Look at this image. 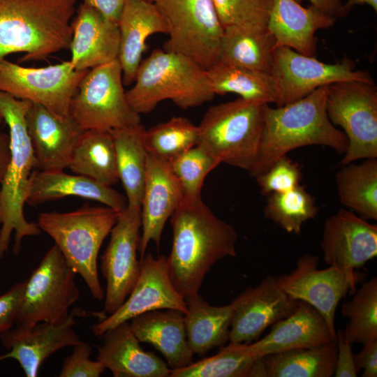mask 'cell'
Returning <instances> with one entry per match:
<instances>
[{
    "mask_svg": "<svg viewBox=\"0 0 377 377\" xmlns=\"http://www.w3.org/2000/svg\"><path fill=\"white\" fill-rule=\"evenodd\" d=\"M337 355L336 340L268 355L263 359L268 377H331L334 374Z\"/></svg>",
    "mask_w": 377,
    "mask_h": 377,
    "instance_id": "d6a6232c",
    "label": "cell"
},
{
    "mask_svg": "<svg viewBox=\"0 0 377 377\" xmlns=\"http://www.w3.org/2000/svg\"><path fill=\"white\" fill-rule=\"evenodd\" d=\"M336 183L342 205L363 219L377 220V158L341 166Z\"/></svg>",
    "mask_w": 377,
    "mask_h": 377,
    "instance_id": "836d02e7",
    "label": "cell"
},
{
    "mask_svg": "<svg viewBox=\"0 0 377 377\" xmlns=\"http://www.w3.org/2000/svg\"><path fill=\"white\" fill-rule=\"evenodd\" d=\"M169 39L163 50L185 56L206 70L219 61L224 29L212 0H154Z\"/></svg>",
    "mask_w": 377,
    "mask_h": 377,
    "instance_id": "9c48e42d",
    "label": "cell"
},
{
    "mask_svg": "<svg viewBox=\"0 0 377 377\" xmlns=\"http://www.w3.org/2000/svg\"><path fill=\"white\" fill-rule=\"evenodd\" d=\"M362 350L353 355L354 364L357 372L363 369L362 376H377V340L367 343Z\"/></svg>",
    "mask_w": 377,
    "mask_h": 377,
    "instance_id": "bcb514c9",
    "label": "cell"
},
{
    "mask_svg": "<svg viewBox=\"0 0 377 377\" xmlns=\"http://www.w3.org/2000/svg\"><path fill=\"white\" fill-rule=\"evenodd\" d=\"M232 314L228 340L250 343L269 326L289 316L297 301L279 286L275 277L267 276L254 287H249L230 303Z\"/></svg>",
    "mask_w": 377,
    "mask_h": 377,
    "instance_id": "e0dca14e",
    "label": "cell"
},
{
    "mask_svg": "<svg viewBox=\"0 0 377 377\" xmlns=\"http://www.w3.org/2000/svg\"><path fill=\"white\" fill-rule=\"evenodd\" d=\"M69 116L82 131L140 124V114L128 103L117 59L87 71L71 99Z\"/></svg>",
    "mask_w": 377,
    "mask_h": 377,
    "instance_id": "ba28073f",
    "label": "cell"
},
{
    "mask_svg": "<svg viewBox=\"0 0 377 377\" xmlns=\"http://www.w3.org/2000/svg\"><path fill=\"white\" fill-rule=\"evenodd\" d=\"M184 313L176 309L150 311L130 320L131 329L140 342L148 343L158 350L171 370L193 362L186 339Z\"/></svg>",
    "mask_w": 377,
    "mask_h": 377,
    "instance_id": "83f0119b",
    "label": "cell"
},
{
    "mask_svg": "<svg viewBox=\"0 0 377 377\" xmlns=\"http://www.w3.org/2000/svg\"><path fill=\"white\" fill-rule=\"evenodd\" d=\"M87 72L75 70L70 61L32 68L3 59L0 62V91L68 117L71 99Z\"/></svg>",
    "mask_w": 377,
    "mask_h": 377,
    "instance_id": "4fadbf2b",
    "label": "cell"
},
{
    "mask_svg": "<svg viewBox=\"0 0 377 377\" xmlns=\"http://www.w3.org/2000/svg\"><path fill=\"white\" fill-rule=\"evenodd\" d=\"M3 121V118L2 114L0 112V124L2 123Z\"/></svg>",
    "mask_w": 377,
    "mask_h": 377,
    "instance_id": "816d5d0a",
    "label": "cell"
},
{
    "mask_svg": "<svg viewBox=\"0 0 377 377\" xmlns=\"http://www.w3.org/2000/svg\"><path fill=\"white\" fill-rule=\"evenodd\" d=\"M170 377L267 376L263 358L253 356L246 343H230L216 354L177 369Z\"/></svg>",
    "mask_w": 377,
    "mask_h": 377,
    "instance_id": "e575fe53",
    "label": "cell"
},
{
    "mask_svg": "<svg viewBox=\"0 0 377 377\" xmlns=\"http://www.w3.org/2000/svg\"><path fill=\"white\" fill-rule=\"evenodd\" d=\"M172 244L168 260L171 280L186 298L199 293L212 266L235 257L238 235L234 226L218 218L203 202L182 200L170 216Z\"/></svg>",
    "mask_w": 377,
    "mask_h": 377,
    "instance_id": "6da1fadb",
    "label": "cell"
},
{
    "mask_svg": "<svg viewBox=\"0 0 377 377\" xmlns=\"http://www.w3.org/2000/svg\"><path fill=\"white\" fill-rule=\"evenodd\" d=\"M336 20L311 5L303 7L296 0H272L267 27L276 47H287L314 57L316 32L332 27Z\"/></svg>",
    "mask_w": 377,
    "mask_h": 377,
    "instance_id": "d4e9b609",
    "label": "cell"
},
{
    "mask_svg": "<svg viewBox=\"0 0 377 377\" xmlns=\"http://www.w3.org/2000/svg\"><path fill=\"white\" fill-rule=\"evenodd\" d=\"M126 96L131 108L140 114L151 112L164 100L187 110L212 101L215 94L206 69L185 56L156 49L141 61Z\"/></svg>",
    "mask_w": 377,
    "mask_h": 377,
    "instance_id": "5b68a950",
    "label": "cell"
},
{
    "mask_svg": "<svg viewBox=\"0 0 377 377\" xmlns=\"http://www.w3.org/2000/svg\"><path fill=\"white\" fill-rule=\"evenodd\" d=\"M182 200V187L170 163L148 154L141 202L140 258L151 242L159 246L165 224Z\"/></svg>",
    "mask_w": 377,
    "mask_h": 377,
    "instance_id": "ffe728a7",
    "label": "cell"
},
{
    "mask_svg": "<svg viewBox=\"0 0 377 377\" xmlns=\"http://www.w3.org/2000/svg\"><path fill=\"white\" fill-rule=\"evenodd\" d=\"M297 2L304 0H296ZM311 5L335 19L346 17L350 10L342 0H307Z\"/></svg>",
    "mask_w": 377,
    "mask_h": 377,
    "instance_id": "c3c4849f",
    "label": "cell"
},
{
    "mask_svg": "<svg viewBox=\"0 0 377 377\" xmlns=\"http://www.w3.org/2000/svg\"><path fill=\"white\" fill-rule=\"evenodd\" d=\"M337 340L325 318L313 306L297 301L295 309L272 325L271 331L253 343H246L256 358L289 350L310 348Z\"/></svg>",
    "mask_w": 377,
    "mask_h": 377,
    "instance_id": "7402d4cb",
    "label": "cell"
},
{
    "mask_svg": "<svg viewBox=\"0 0 377 377\" xmlns=\"http://www.w3.org/2000/svg\"><path fill=\"white\" fill-rule=\"evenodd\" d=\"M320 248L327 265L354 275L377 256V226L340 209L325 220Z\"/></svg>",
    "mask_w": 377,
    "mask_h": 377,
    "instance_id": "ac0fdd59",
    "label": "cell"
},
{
    "mask_svg": "<svg viewBox=\"0 0 377 377\" xmlns=\"http://www.w3.org/2000/svg\"><path fill=\"white\" fill-rule=\"evenodd\" d=\"M96 360L114 377H168L171 369L163 360L145 351L134 334L129 321L103 334Z\"/></svg>",
    "mask_w": 377,
    "mask_h": 377,
    "instance_id": "cb8c5ba5",
    "label": "cell"
},
{
    "mask_svg": "<svg viewBox=\"0 0 377 377\" xmlns=\"http://www.w3.org/2000/svg\"><path fill=\"white\" fill-rule=\"evenodd\" d=\"M318 264L317 256L303 255L293 271L276 279L291 299L306 302L317 309L336 336L334 320L337 306L349 291L355 292V286L362 278L358 274L350 275L333 266L319 269Z\"/></svg>",
    "mask_w": 377,
    "mask_h": 377,
    "instance_id": "9a60e30c",
    "label": "cell"
},
{
    "mask_svg": "<svg viewBox=\"0 0 377 377\" xmlns=\"http://www.w3.org/2000/svg\"><path fill=\"white\" fill-rule=\"evenodd\" d=\"M118 27L117 59L122 70L123 83L129 85L135 81L147 38L156 34H168V27L154 2L147 0H128Z\"/></svg>",
    "mask_w": 377,
    "mask_h": 377,
    "instance_id": "484cf974",
    "label": "cell"
},
{
    "mask_svg": "<svg viewBox=\"0 0 377 377\" xmlns=\"http://www.w3.org/2000/svg\"><path fill=\"white\" fill-rule=\"evenodd\" d=\"M79 313L73 309L59 324L39 323L30 328L12 327L1 334V342L8 352L0 356V361L14 359L26 376H37L40 366L52 354L82 341L73 329L74 318Z\"/></svg>",
    "mask_w": 377,
    "mask_h": 377,
    "instance_id": "d6986e66",
    "label": "cell"
},
{
    "mask_svg": "<svg viewBox=\"0 0 377 377\" xmlns=\"http://www.w3.org/2000/svg\"><path fill=\"white\" fill-rule=\"evenodd\" d=\"M341 313L349 319L345 331L351 343L377 340L376 277L364 283L353 298L343 304Z\"/></svg>",
    "mask_w": 377,
    "mask_h": 377,
    "instance_id": "f35d334b",
    "label": "cell"
},
{
    "mask_svg": "<svg viewBox=\"0 0 377 377\" xmlns=\"http://www.w3.org/2000/svg\"><path fill=\"white\" fill-rule=\"evenodd\" d=\"M364 4L369 6L377 12V0H347L346 2V6L350 11L354 6Z\"/></svg>",
    "mask_w": 377,
    "mask_h": 377,
    "instance_id": "f907efd6",
    "label": "cell"
},
{
    "mask_svg": "<svg viewBox=\"0 0 377 377\" xmlns=\"http://www.w3.org/2000/svg\"><path fill=\"white\" fill-rule=\"evenodd\" d=\"M26 280L13 285L0 295V334L15 325L24 295Z\"/></svg>",
    "mask_w": 377,
    "mask_h": 377,
    "instance_id": "ee69618b",
    "label": "cell"
},
{
    "mask_svg": "<svg viewBox=\"0 0 377 377\" xmlns=\"http://www.w3.org/2000/svg\"><path fill=\"white\" fill-rule=\"evenodd\" d=\"M119 212L108 207H83L68 212H43L38 225L54 242L69 266L80 275L92 297L103 300L97 259Z\"/></svg>",
    "mask_w": 377,
    "mask_h": 377,
    "instance_id": "8992f818",
    "label": "cell"
},
{
    "mask_svg": "<svg viewBox=\"0 0 377 377\" xmlns=\"http://www.w3.org/2000/svg\"><path fill=\"white\" fill-rule=\"evenodd\" d=\"M67 196L95 200L119 212L127 207L124 195L90 177L64 170L34 171L26 203L36 206Z\"/></svg>",
    "mask_w": 377,
    "mask_h": 377,
    "instance_id": "4316f807",
    "label": "cell"
},
{
    "mask_svg": "<svg viewBox=\"0 0 377 377\" xmlns=\"http://www.w3.org/2000/svg\"><path fill=\"white\" fill-rule=\"evenodd\" d=\"M147 1H153L154 0H147Z\"/></svg>",
    "mask_w": 377,
    "mask_h": 377,
    "instance_id": "f5cc1de1",
    "label": "cell"
},
{
    "mask_svg": "<svg viewBox=\"0 0 377 377\" xmlns=\"http://www.w3.org/2000/svg\"><path fill=\"white\" fill-rule=\"evenodd\" d=\"M271 75L275 84L276 106L294 102L320 87L336 82H374L369 73L357 70L355 63L347 57L328 64L287 47H276Z\"/></svg>",
    "mask_w": 377,
    "mask_h": 377,
    "instance_id": "7c38bea8",
    "label": "cell"
},
{
    "mask_svg": "<svg viewBox=\"0 0 377 377\" xmlns=\"http://www.w3.org/2000/svg\"><path fill=\"white\" fill-rule=\"evenodd\" d=\"M169 162L182 187V200L190 202L202 199V187L206 177L220 164L198 145Z\"/></svg>",
    "mask_w": 377,
    "mask_h": 377,
    "instance_id": "ab89813d",
    "label": "cell"
},
{
    "mask_svg": "<svg viewBox=\"0 0 377 377\" xmlns=\"http://www.w3.org/2000/svg\"><path fill=\"white\" fill-rule=\"evenodd\" d=\"M185 299L184 320L188 347L193 355H205L217 346H223L229 337L232 304L213 306L200 294Z\"/></svg>",
    "mask_w": 377,
    "mask_h": 377,
    "instance_id": "f1b7e54d",
    "label": "cell"
},
{
    "mask_svg": "<svg viewBox=\"0 0 377 377\" xmlns=\"http://www.w3.org/2000/svg\"><path fill=\"white\" fill-rule=\"evenodd\" d=\"M70 60L77 71H88L117 59L119 47L118 24L94 8L82 3L72 22Z\"/></svg>",
    "mask_w": 377,
    "mask_h": 377,
    "instance_id": "603a6c76",
    "label": "cell"
},
{
    "mask_svg": "<svg viewBox=\"0 0 377 377\" xmlns=\"http://www.w3.org/2000/svg\"><path fill=\"white\" fill-rule=\"evenodd\" d=\"M267 104L239 98L210 106L198 126V145L220 163L249 172L260 151Z\"/></svg>",
    "mask_w": 377,
    "mask_h": 377,
    "instance_id": "52a82bcc",
    "label": "cell"
},
{
    "mask_svg": "<svg viewBox=\"0 0 377 377\" xmlns=\"http://www.w3.org/2000/svg\"><path fill=\"white\" fill-rule=\"evenodd\" d=\"M68 168L75 174L90 177L105 185L117 184L119 179L111 132L82 131L73 151Z\"/></svg>",
    "mask_w": 377,
    "mask_h": 377,
    "instance_id": "1f68e13d",
    "label": "cell"
},
{
    "mask_svg": "<svg viewBox=\"0 0 377 377\" xmlns=\"http://www.w3.org/2000/svg\"><path fill=\"white\" fill-rule=\"evenodd\" d=\"M76 0H0V62L42 60L68 48Z\"/></svg>",
    "mask_w": 377,
    "mask_h": 377,
    "instance_id": "3957f363",
    "label": "cell"
},
{
    "mask_svg": "<svg viewBox=\"0 0 377 377\" xmlns=\"http://www.w3.org/2000/svg\"><path fill=\"white\" fill-rule=\"evenodd\" d=\"M176 309L186 311L185 299L174 286L168 269L167 257H154L151 253L140 258V271L137 281L124 301L112 313L92 326L95 336L132 318L154 310Z\"/></svg>",
    "mask_w": 377,
    "mask_h": 377,
    "instance_id": "2e32d148",
    "label": "cell"
},
{
    "mask_svg": "<svg viewBox=\"0 0 377 377\" xmlns=\"http://www.w3.org/2000/svg\"><path fill=\"white\" fill-rule=\"evenodd\" d=\"M9 135L0 132V190L10 161Z\"/></svg>",
    "mask_w": 377,
    "mask_h": 377,
    "instance_id": "681fc988",
    "label": "cell"
},
{
    "mask_svg": "<svg viewBox=\"0 0 377 377\" xmlns=\"http://www.w3.org/2000/svg\"><path fill=\"white\" fill-rule=\"evenodd\" d=\"M141 207L119 212L101 258V271L107 282L103 313L114 312L131 292L140 271L137 257L140 241Z\"/></svg>",
    "mask_w": 377,
    "mask_h": 377,
    "instance_id": "5bb4252c",
    "label": "cell"
},
{
    "mask_svg": "<svg viewBox=\"0 0 377 377\" xmlns=\"http://www.w3.org/2000/svg\"><path fill=\"white\" fill-rule=\"evenodd\" d=\"M31 102L17 99L0 91V112L9 128L10 161L0 190V258L8 251L15 233V254L20 251L24 237L41 232L37 223L24 214L31 178L37 161L29 136L25 115Z\"/></svg>",
    "mask_w": 377,
    "mask_h": 377,
    "instance_id": "277c9868",
    "label": "cell"
},
{
    "mask_svg": "<svg viewBox=\"0 0 377 377\" xmlns=\"http://www.w3.org/2000/svg\"><path fill=\"white\" fill-rule=\"evenodd\" d=\"M327 86L288 104L265 108V128L251 177L265 172L280 157L299 147L321 145L345 154L348 139L330 120L326 110Z\"/></svg>",
    "mask_w": 377,
    "mask_h": 377,
    "instance_id": "7a4b0ae2",
    "label": "cell"
},
{
    "mask_svg": "<svg viewBox=\"0 0 377 377\" xmlns=\"http://www.w3.org/2000/svg\"><path fill=\"white\" fill-rule=\"evenodd\" d=\"M145 131L139 124L110 131L119 179L125 191L128 207H141L148 157L143 139Z\"/></svg>",
    "mask_w": 377,
    "mask_h": 377,
    "instance_id": "4dcf8cb0",
    "label": "cell"
},
{
    "mask_svg": "<svg viewBox=\"0 0 377 377\" xmlns=\"http://www.w3.org/2000/svg\"><path fill=\"white\" fill-rule=\"evenodd\" d=\"M318 212L315 198L300 184L295 188L267 196L264 208L266 219L272 220L288 233L299 235L303 225Z\"/></svg>",
    "mask_w": 377,
    "mask_h": 377,
    "instance_id": "8d00e7d4",
    "label": "cell"
},
{
    "mask_svg": "<svg viewBox=\"0 0 377 377\" xmlns=\"http://www.w3.org/2000/svg\"><path fill=\"white\" fill-rule=\"evenodd\" d=\"M73 352L64 361L59 377H98L105 370L98 360L89 359L91 346L84 341L73 346Z\"/></svg>",
    "mask_w": 377,
    "mask_h": 377,
    "instance_id": "7bdbcfd3",
    "label": "cell"
},
{
    "mask_svg": "<svg viewBox=\"0 0 377 377\" xmlns=\"http://www.w3.org/2000/svg\"><path fill=\"white\" fill-rule=\"evenodd\" d=\"M77 274L54 244L26 280L15 327L30 328L39 323L59 324L80 297Z\"/></svg>",
    "mask_w": 377,
    "mask_h": 377,
    "instance_id": "30bf717a",
    "label": "cell"
},
{
    "mask_svg": "<svg viewBox=\"0 0 377 377\" xmlns=\"http://www.w3.org/2000/svg\"><path fill=\"white\" fill-rule=\"evenodd\" d=\"M326 110L348 145L340 165L377 158V87L375 82L343 81L327 86Z\"/></svg>",
    "mask_w": 377,
    "mask_h": 377,
    "instance_id": "8fae6325",
    "label": "cell"
},
{
    "mask_svg": "<svg viewBox=\"0 0 377 377\" xmlns=\"http://www.w3.org/2000/svg\"><path fill=\"white\" fill-rule=\"evenodd\" d=\"M128 0H84L109 20L118 24L122 10Z\"/></svg>",
    "mask_w": 377,
    "mask_h": 377,
    "instance_id": "7dc6e473",
    "label": "cell"
},
{
    "mask_svg": "<svg viewBox=\"0 0 377 377\" xmlns=\"http://www.w3.org/2000/svg\"><path fill=\"white\" fill-rule=\"evenodd\" d=\"M337 334V355L334 376L355 377L357 375L350 342L345 330L339 329Z\"/></svg>",
    "mask_w": 377,
    "mask_h": 377,
    "instance_id": "f6af8a7d",
    "label": "cell"
},
{
    "mask_svg": "<svg viewBox=\"0 0 377 377\" xmlns=\"http://www.w3.org/2000/svg\"><path fill=\"white\" fill-rule=\"evenodd\" d=\"M25 121L40 170L68 168L82 131L70 116L63 117L44 106L31 103Z\"/></svg>",
    "mask_w": 377,
    "mask_h": 377,
    "instance_id": "44dd1931",
    "label": "cell"
},
{
    "mask_svg": "<svg viewBox=\"0 0 377 377\" xmlns=\"http://www.w3.org/2000/svg\"><path fill=\"white\" fill-rule=\"evenodd\" d=\"M255 179L262 195L267 196L299 186L302 175L298 163L285 155L278 158L265 172Z\"/></svg>",
    "mask_w": 377,
    "mask_h": 377,
    "instance_id": "b9f144b4",
    "label": "cell"
},
{
    "mask_svg": "<svg viewBox=\"0 0 377 377\" xmlns=\"http://www.w3.org/2000/svg\"><path fill=\"white\" fill-rule=\"evenodd\" d=\"M276 40L266 27L224 29L220 62L271 74Z\"/></svg>",
    "mask_w": 377,
    "mask_h": 377,
    "instance_id": "f546056e",
    "label": "cell"
},
{
    "mask_svg": "<svg viewBox=\"0 0 377 377\" xmlns=\"http://www.w3.org/2000/svg\"><path fill=\"white\" fill-rule=\"evenodd\" d=\"M223 29L266 27L272 0H212Z\"/></svg>",
    "mask_w": 377,
    "mask_h": 377,
    "instance_id": "60d3db41",
    "label": "cell"
},
{
    "mask_svg": "<svg viewBox=\"0 0 377 377\" xmlns=\"http://www.w3.org/2000/svg\"><path fill=\"white\" fill-rule=\"evenodd\" d=\"M207 71L215 95L231 93L245 100L275 102V84L271 74L220 61Z\"/></svg>",
    "mask_w": 377,
    "mask_h": 377,
    "instance_id": "d590c367",
    "label": "cell"
},
{
    "mask_svg": "<svg viewBox=\"0 0 377 377\" xmlns=\"http://www.w3.org/2000/svg\"><path fill=\"white\" fill-rule=\"evenodd\" d=\"M144 143L148 154L170 161L198 143V126L183 117L145 129Z\"/></svg>",
    "mask_w": 377,
    "mask_h": 377,
    "instance_id": "74e56055",
    "label": "cell"
}]
</instances>
